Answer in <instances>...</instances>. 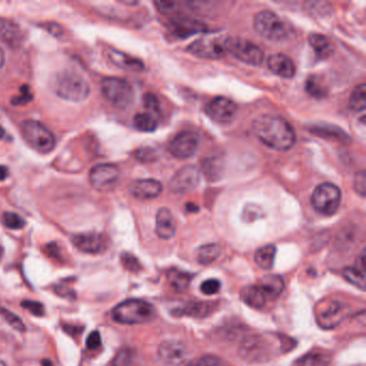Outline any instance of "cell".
<instances>
[{
    "label": "cell",
    "instance_id": "obj_39",
    "mask_svg": "<svg viewBox=\"0 0 366 366\" xmlns=\"http://www.w3.org/2000/svg\"><path fill=\"white\" fill-rule=\"evenodd\" d=\"M120 260H122V266L126 269L129 270L130 272H138L141 270V264H140L139 260L133 255L129 254V252H124L120 256Z\"/></svg>",
    "mask_w": 366,
    "mask_h": 366
},
{
    "label": "cell",
    "instance_id": "obj_20",
    "mask_svg": "<svg viewBox=\"0 0 366 366\" xmlns=\"http://www.w3.org/2000/svg\"><path fill=\"white\" fill-rule=\"evenodd\" d=\"M268 67L274 74L283 78H292L296 74V65L292 59L281 53L269 57Z\"/></svg>",
    "mask_w": 366,
    "mask_h": 366
},
{
    "label": "cell",
    "instance_id": "obj_9",
    "mask_svg": "<svg viewBox=\"0 0 366 366\" xmlns=\"http://www.w3.org/2000/svg\"><path fill=\"white\" fill-rule=\"evenodd\" d=\"M105 99L118 109H126L131 105L135 94L131 85L120 78H107L101 83Z\"/></svg>",
    "mask_w": 366,
    "mask_h": 366
},
{
    "label": "cell",
    "instance_id": "obj_7",
    "mask_svg": "<svg viewBox=\"0 0 366 366\" xmlns=\"http://www.w3.org/2000/svg\"><path fill=\"white\" fill-rule=\"evenodd\" d=\"M55 91L59 97L64 98L66 100L80 103L88 97L91 88L85 78L81 76L74 72H67L57 78Z\"/></svg>",
    "mask_w": 366,
    "mask_h": 366
},
{
    "label": "cell",
    "instance_id": "obj_32",
    "mask_svg": "<svg viewBox=\"0 0 366 366\" xmlns=\"http://www.w3.org/2000/svg\"><path fill=\"white\" fill-rule=\"evenodd\" d=\"M133 125L140 131L151 132L156 130L158 122L149 113H138L133 118Z\"/></svg>",
    "mask_w": 366,
    "mask_h": 366
},
{
    "label": "cell",
    "instance_id": "obj_33",
    "mask_svg": "<svg viewBox=\"0 0 366 366\" xmlns=\"http://www.w3.org/2000/svg\"><path fill=\"white\" fill-rule=\"evenodd\" d=\"M210 303H189L186 304L182 310H177L178 314L183 315L195 316V317H203L211 312Z\"/></svg>",
    "mask_w": 366,
    "mask_h": 366
},
{
    "label": "cell",
    "instance_id": "obj_42",
    "mask_svg": "<svg viewBox=\"0 0 366 366\" xmlns=\"http://www.w3.org/2000/svg\"><path fill=\"white\" fill-rule=\"evenodd\" d=\"M354 189L361 197H365L366 193V173L364 170L358 172L354 176Z\"/></svg>",
    "mask_w": 366,
    "mask_h": 366
},
{
    "label": "cell",
    "instance_id": "obj_37",
    "mask_svg": "<svg viewBox=\"0 0 366 366\" xmlns=\"http://www.w3.org/2000/svg\"><path fill=\"white\" fill-rule=\"evenodd\" d=\"M133 156H135L137 160L144 162V164H151V162H155L158 159V154H157L156 151L151 149V147H141V149H138L133 153Z\"/></svg>",
    "mask_w": 366,
    "mask_h": 366
},
{
    "label": "cell",
    "instance_id": "obj_29",
    "mask_svg": "<svg viewBox=\"0 0 366 366\" xmlns=\"http://www.w3.org/2000/svg\"><path fill=\"white\" fill-rule=\"evenodd\" d=\"M294 366H332V362L325 354L312 352L303 356L301 359L296 361Z\"/></svg>",
    "mask_w": 366,
    "mask_h": 366
},
{
    "label": "cell",
    "instance_id": "obj_35",
    "mask_svg": "<svg viewBox=\"0 0 366 366\" xmlns=\"http://www.w3.org/2000/svg\"><path fill=\"white\" fill-rule=\"evenodd\" d=\"M3 222L6 227L11 230H21L26 226L24 218L11 212L3 213Z\"/></svg>",
    "mask_w": 366,
    "mask_h": 366
},
{
    "label": "cell",
    "instance_id": "obj_13",
    "mask_svg": "<svg viewBox=\"0 0 366 366\" xmlns=\"http://www.w3.org/2000/svg\"><path fill=\"white\" fill-rule=\"evenodd\" d=\"M198 136L195 132L183 131L178 133L169 143L168 149L170 154L177 159L191 158L198 149Z\"/></svg>",
    "mask_w": 366,
    "mask_h": 366
},
{
    "label": "cell",
    "instance_id": "obj_17",
    "mask_svg": "<svg viewBox=\"0 0 366 366\" xmlns=\"http://www.w3.org/2000/svg\"><path fill=\"white\" fill-rule=\"evenodd\" d=\"M158 354L160 359L168 365H180L185 361L187 348L178 341H166L159 346Z\"/></svg>",
    "mask_w": 366,
    "mask_h": 366
},
{
    "label": "cell",
    "instance_id": "obj_1",
    "mask_svg": "<svg viewBox=\"0 0 366 366\" xmlns=\"http://www.w3.org/2000/svg\"><path fill=\"white\" fill-rule=\"evenodd\" d=\"M252 131L263 144L275 151H288L296 143V132L291 125L276 115L257 118L252 122Z\"/></svg>",
    "mask_w": 366,
    "mask_h": 366
},
{
    "label": "cell",
    "instance_id": "obj_28",
    "mask_svg": "<svg viewBox=\"0 0 366 366\" xmlns=\"http://www.w3.org/2000/svg\"><path fill=\"white\" fill-rule=\"evenodd\" d=\"M220 252H222V248L218 244L203 245L199 248L197 259H198L199 263L208 266V264L213 263L215 260H217L218 257L220 256Z\"/></svg>",
    "mask_w": 366,
    "mask_h": 366
},
{
    "label": "cell",
    "instance_id": "obj_4",
    "mask_svg": "<svg viewBox=\"0 0 366 366\" xmlns=\"http://www.w3.org/2000/svg\"><path fill=\"white\" fill-rule=\"evenodd\" d=\"M254 28L261 37L270 41L288 40L293 34L292 28L272 11L264 10L254 17Z\"/></svg>",
    "mask_w": 366,
    "mask_h": 366
},
{
    "label": "cell",
    "instance_id": "obj_21",
    "mask_svg": "<svg viewBox=\"0 0 366 366\" xmlns=\"http://www.w3.org/2000/svg\"><path fill=\"white\" fill-rule=\"evenodd\" d=\"M156 232L162 239H171L175 235L176 220L168 208H162L157 212Z\"/></svg>",
    "mask_w": 366,
    "mask_h": 366
},
{
    "label": "cell",
    "instance_id": "obj_15",
    "mask_svg": "<svg viewBox=\"0 0 366 366\" xmlns=\"http://www.w3.org/2000/svg\"><path fill=\"white\" fill-rule=\"evenodd\" d=\"M168 26L170 32L178 39H185L193 34L204 32L206 30L205 25L202 23L191 17H183V15L172 17L171 20L169 21Z\"/></svg>",
    "mask_w": 366,
    "mask_h": 366
},
{
    "label": "cell",
    "instance_id": "obj_53",
    "mask_svg": "<svg viewBox=\"0 0 366 366\" xmlns=\"http://www.w3.org/2000/svg\"><path fill=\"white\" fill-rule=\"evenodd\" d=\"M6 131L5 129H3L1 126H0V140L3 139V137H5Z\"/></svg>",
    "mask_w": 366,
    "mask_h": 366
},
{
    "label": "cell",
    "instance_id": "obj_24",
    "mask_svg": "<svg viewBox=\"0 0 366 366\" xmlns=\"http://www.w3.org/2000/svg\"><path fill=\"white\" fill-rule=\"evenodd\" d=\"M308 42H310V47H312V49L314 50L316 55L319 58H329L333 54V52H334L332 41L325 34L312 32L308 37Z\"/></svg>",
    "mask_w": 366,
    "mask_h": 366
},
{
    "label": "cell",
    "instance_id": "obj_5",
    "mask_svg": "<svg viewBox=\"0 0 366 366\" xmlns=\"http://www.w3.org/2000/svg\"><path fill=\"white\" fill-rule=\"evenodd\" d=\"M23 137L40 154H49L56 147L54 135L37 120H25L21 125Z\"/></svg>",
    "mask_w": 366,
    "mask_h": 366
},
{
    "label": "cell",
    "instance_id": "obj_19",
    "mask_svg": "<svg viewBox=\"0 0 366 366\" xmlns=\"http://www.w3.org/2000/svg\"><path fill=\"white\" fill-rule=\"evenodd\" d=\"M129 191L135 198L140 200H151L157 198L162 191V185L157 180H137L129 186Z\"/></svg>",
    "mask_w": 366,
    "mask_h": 366
},
{
    "label": "cell",
    "instance_id": "obj_30",
    "mask_svg": "<svg viewBox=\"0 0 366 366\" xmlns=\"http://www.w3.org/2000/svg\"><path fill=\"white\" fill-rule=\"evenodd\" d=\"M349 105L354 112H364L366 107V85L360 84L354 88L349 98Z\"/></svg>",
    "mask_w": 366,
    "mask_h": 366
},
{
    "label": "cell",
    "instance_id": "obj_11",
    "mask_svg": "<svg viewBox=\"0 0 366 366\" xmlns=\"http://www.w3.org/2000/svg\"><path fill=\"white\" fill-rule=\"evenodd\" d=\"M120 176V169L114 164H97L89 172V182L96 191H110L118 185Z\"/></svg>",
    "mask_w": 366,
    "mask_h": 366
},
{
    "label": "cell",
    "instance_id": "obj_34",
    "mask_svg": "<svg viewBox=\"0 0 366 366\" xmlns=\"http://www.w3.org/2000/svg\"><path fill=\"white\" fill-rule=\"evenodd\" d=\"M312 133L314 135L319 136V137L325 138V139H335L338 140V141H342L344 139H348L345 132H343L342 130L338 129V128H335L333 129L332 127H325V126H315L312 128Z\"/></svg>",
    "mask_w": 366,
    "mask_h": 366
},
{
    "label": "cell",
    "instance_id": "obj_50",
    "mask_svg": "<svg viewBox=\"0 0 366 366\" xmlns=\"http://www.w3.org/2000/svg\"><path fill=\"white\" fill-rule=\"evenodd\" d=\"M185 206H186V210L189 211V212H191V213L198 212L199 211L198 205L195 204V203H187V204H186Z\"/></svg>",
    "mask_w": 366,
    "mask_h": 366
},
{
    "label": "cell",
    "instance_id": "obj_6",
    "mask_svg": "<svg viewBox=\"0 0 366 366\" xmlns=\"http://www.w3.org/2000/svg\"><path fill=\"white\" fill-rule=\"evenodd\" d=\"M310 201L312 208L318 213L325 216H332L338 211L342 202V193L334 184H320L312 193Z\"/></svg>",
    "mask_w": 366,
    "mask_h": 366
},
{
    "label": "cell",
    "instance_id": "obj_26",
    "mask_svg": "<svg viewBox=\"0 0 366 366\" xmlns=\"http://www.w3.org/2000/svg\"><path fill=\"white\" fill-rule=\"evenodd\" d=\"M276 256V247L274 245H266L257 250L255 254V262L261 269L271 270L274 266Z\"/></svg>",
    "mask_w": 366,
    "mask_h": 366
},
{
    "label": "cell",
    "instance_id": "obj_22",
    "mask_svg": "<svg viewBox=\"0 0 366 366\" xmlns=\"http://www.w3.org/2000/svg\"><path fill=\"white\" fill-rule=\"evenodd\" d=\"M365 250L363 249L354 266L346 268L343 275L350 283L364 290L365 289Z\"/></svg>",
    "mask_w": 366,
    "mask_h": 366
},
{
    "label": "cell",
    "instance_id": "obj_8",
    "mask_svg": "<svg viewBox=\"0 0 366 366\" xmlns=\"http://www.w3.org/2000/svg\"><path fill=\"white\" fill-rule=\"evenodd\" d=\"M225 49L227 53L249 66H260L264 58V53L258 45L249 40L239 37H230L225 39Z\"/></svg>",
    "mask_w": 366,
    "mask_h": 366
},
{
    "label": "cell",
    "instance_id": "obj_40",
    "mask_svg": "<svg viewBox=\"0 0 366 366\" xmlns=\"http://www.w3.org/2000/svg\"><path fill=\"white\" fill-rule=\"evenodd\" d=\"M187 366H225L222 359L215 356H201Z\"/></svg>",
    "mask_w": 366,
    "mask_h": 366
},
{
    "label": "cell",
    "instance_id": "obj_3",
    "mask_svg": "<svg viewBox=\"0 0 366 366\" xmlns=\"http://www.w3.org/2000/svg\"><path fill=\"white\" fill-rule=\"evenodd\" d=\"M155 310L147 301L130 299L120 303L112 310V318L120 325H140L153 319Z\"/></svg>",
    "mask_w": 366,
    "mask_h": 366
},
{
    "label": "cell",
    "instance_id": "obj_38",
    "mask_svg": "<svg viewBox=\"0 0 366 366\" xmlns=\"http://www.w3.org/2000/svg\"><path fill=\"white\" fill-rule=\"evenodd\" d=\"M0 314L3 316V318L7 320V323H9L11 327H14L15 330L20 331V332H25L26 327H25L24 323H23V320L21 319L19 316L15 315L12 312H9V310H5V308H1V310H0Z\"/></svg>",
    "mask_w": 366,
    "mask_h": 366
},
{
    "label": "cell",
    "instance_id": "obj_12",
    "mask_svg": "<svg viewBox=\"0 0 366 366\" xmlns=\"http://www.w3.org/2000/svg\"><path fill=\"white\" fill-rule=\"evenodd\" d=\"M200 181L201 173L198 169L193 166H183L174 174L169 187L172 193L183 195L195 191Z\"/></svg>",
    "mask_w": 366,
    "mask_h": 366
},
{
    "label": "cell",
    "instance_id": "obj_49",
    "mask_svg": "<svg viewBox=\"0 0 366 366\" xmlns=\"http://www.w3.org/2000/svg\"><path fill=\"white\" fill-rule=\"evenodd\" d=\"M8 176H9V170L7 166H0V182L5 181Z\"/></svg>",
    "mask_w": 366,
    "mask_h": 366
},
{
    "label": "cell",
    "instance_id": "obj_41",
    "mask_svg": "<svg viewBox=\"0 0 366 366\" xmlns=\"http://www.w3.org/2000/svg\"><path fill=\"white\" fill-rule=\"evenodd\" d=\"M143 103H144V107L147 110L158 114L159 110H160V103H159L158 98L154 94H145L144 97H143Z\"/></svg>",
    "mask_w": 366,
    "mask_h": 366
},
{
    "label": "cell",
    "instance_id": "obj_23",
    "mask_svg": "<svg viewBox=\"0 0 366 366\" xmlns=\"http://www.w3.org/2000/svg\"><path fill=\"white\" fill-rule=\"evenodd\" d=\"M0 40L9 47H17L23 41L22 30L12 21L0 17Z\"/></svg>",
    "mask_w": 366,
    "mask_h": 366
},
{
    "label": "cell",
    "instance_id": "obj_52",
    "mask_svg": "<svg viewBox=\"0 0 366 366\" xmlns=\"http://www.w3.org/2000/svg\"><path fill=\"white\" fill-rule=\"evenodd\" d=\"M42 366H53V363H52L50 360H43V362H42Z\"/></svg>",
    "mask_w": 366,
    "mask_h": 366
},
{
    "label": "cell",
    "instance_id": "obj_51",
    "mask_svg": "<svg viewBox=\"0 0 366 366\" xmlns=\"http://www.w3.org/2000/svg\"><path fill=\"white\" fill-rule=\"evenodd\" d=\"M5 53H3V50L0 49V70H1V68H3V65H5Z\"/></svg>",
    "mask_w": 366,
    "mask_h": 366
},
{
    "label": "cell",
    "instance_id": "obj_14",
    "mask_svg": "<svg viewBox=\"0 0 366 366\" xmlns=\"http://www.w3.org/2000/svg\"><path fill=\"white\" fill-rule=\"evenodd\" d=\"M206 114L211 120L218 124H228L235 118L237 107L233 101L226 97H215L206 105Z\"/></svg>",
    "mask_w": 366,
    "mask_h": 366
},
{
    "label": "cell",
    "instance_id": "obj_18",
    "mask_svg": "<svg viewBox=\"0 0 366 366\" xmlns=\"http://www.w3.org/2000/svg\"><path fill=\"white\" fill-rule=\"evenodd\" d=\"M74 246L86 254H99L107 247L105 237L99 233H82L72 237Z\"/></svg>",
    "mask_w": 366,
    "mask_h": 366
},
{
    "label": "cell",
    "instance_id": "obj_2",
    "mask_svg": "<svg viewBox=\"0 0 366 366\" xmlns=\"http://www.w3.org/2000/svg\"><path fill=\"white\" fill-rule=\"evenodd\" d=\"M285 281L279 275H266L255 285L247 286L241 291V299L247 305L262 308L281 296Z\"/></svg>",
    "mask_w": 366,
    "mask_h": 366
},
{
    "label": "cell",
    "instance_id": "obj_31",
    "mask_svg": "<svg viewBox=\"0 0 366 366\" xmlns=\"http://www.w3.org/2000/svg\"><path fill=\"white\" fill-rule=\"evenodd\" d=\"M305 91L312 97L321 99L327 95V87L323 83V80L317 76H310L305 82Z\"/></svg>",
    "mask_w": 366,
    "mask_h": 366
},
{
    "label": "cell",
    "instance_id": "obj_54",
    "mask_svg": "<svg viewBox=\"0 0 366 366\" xmlns=\"http://www.w3.org/2000/svg\"><path fill=\"white\" fill-rule=\"evenodd\" d=\"M0 366H7V365H6L5 362L1 361V360H0Z\"/></svg>",
    "mask_w": 366,
    "mask_h": 366
},
{
    "label": "cell",
    "instance_id": "obj_46",
    "mask_svg": "<svg viewBox=\"0 0 366 366\" xmlns=\"http://www.w3.org/2000/svg\"><path fill=\"white\" fill-rule=\"evenodd\" d=\"M86 346L88 349L95 350L101 346V336L100 333L98 331H94L91 334L88 335L87 341H86Z\"/></svg>",
    "mask_w": 366,
    "mask_h": 366
},
{
    "label": "cell",
    "instance_id": "obj_16",
    "mask_svg": "<svg viewBox=\"0 0 366 366\" xmlns=\"http://www.w3.org/2000/svg\"><path fill=\"white\" fill-rule=\"evenodd\" d=\"M345 315L346 310L342 303L331 301L325 308L318 310L317 321L325 329H333L344 319Z\"/></svg>",
    "mask_w": 366,
    "mask_h": 366
},
{
    "label": "cell",
    "instance_id": "obj_43",
    "mask_svg": "<svg viewBox=\"0 0 366 366\" xmlns=\"http://www.w3.org/2000/svg\"><path fill=\"white\" fill-rule=\"evenodd\" d=\"M220 281L217 279H208L201 285V291L205 296H213L219 291Z\"/></svg>",
    "mask_w": 366,
    "mask_h": 366
},
{
    "label": "cell",
    "instance_id": "obj_36",
    "mask_svg": "<svg viewBox=\"0 0 366 366\" xmlns=\"http://www.w3.org/2000/svg\"><path fill=\"white\" fill-rule=\"evenodd\" d=\"M135 360V352L130 348H122L115 356L112 366H131Z\"/></svg>",
    "mask_w": 366,
    "mask_h": 366
},
{
    "label": "cell",
    "instance_id": "obj_25",
    "mask_svg": "<svg viewBox=\"0 0 366 366\" xmlns=\"http://www.w3.org/2000/svg\"><path fill=\"white\" fill-rule=\"evenodd\" d=\"M109 56H110L112 63L120 68L132 71H142L144 69V64L140 59L129 56L122 52L116 51V50H111Z\"/></svg>",
    "mask_w": 366,
    "mask_h": 366
},
{
    "label": "cell",
    "instance_id": "obj_47",
    "mask_svg": "<svg viewBox=\"0 0 366 366\" xmlns=\"http://www.w3.org/2000/svg\"><path fill=\"white\" fill-rule=\"evenodd\" d=\"M177 5V3H175V1H155V6H156L157 9H158V11H160L162 13H166V14H168V13H171L172 11L175 9V6Z\"/></svg>",
    "mask_w": 366,
    "mask_h": 366
},
{
    "label": "cell",
    "instance_id": "obj_44",
    "mask_svg": "<svg viewBox=\"0 0 366 366\" xmlns=\"http://www.w3.org/2000/svg\"><path fill=\"white\" fill-rule=\"evenodd\" d=\"M22 306L25 310H30L32 315L41 317L44 315V306L41 303L34 302V301H23Z\"/></svg>",
    "mask_w": 366,
    "mask_h": 366
},
{
    "label": "cell",
    "instance_id": "obj_10",
    "mask_svg": "<svg viewBox=\"0 0 366 366\" xmlns=\"http://www.w3.org/2000/svg\"><path fill=\"white\" fill-rule=\"evenodd\" d=\"M187 52L198 58L215 61L225 57V39L216 37H202L189 45Z\"/></svg>",
    "mask_w": 366,
    "mask_h": 366
},
{
    "label": "cell",
    "instance_id": "obj_45",
    "mask_svg": "<svg viewBox=\"0 0 366 366\" xmlns=\"http://www.w3.org/2000/svg\"><path fill=\"white\" fill-rule=\"evenodd\" d=\"M262 211L256 206V205H247L243 212V217L247 222H252V220H257L258 218L261 217Z\"/></svg>",
    "mask_w": 366,
    "mask_h": 366
},
{
    "label": "cell",
    "instance_id": "obj_27",
    "mask_svg": "<svg viewBox=\"0 0 366 366\" xmlns=\"http://www.w3.org/2000/svg\"><path fill=\"white\" fill-rule=\"evenodd\" d=\"M193 276L186 272L180 271V270H171L169 271L168 279L170 285L175 289L177 292H183L189 288V283L191 281Z\"/></svg>",
    "mask_w": 366,
    "mask_h": 366
},
{
    "label": "cell",
    "instance_id": "obj_48",
    "mask_svg": "<svg viewBox=\"0 0 366 366\" xmlns=\"http://www.w3.org/2000/svg\"><path fill=\"white\" fill-rule=\"evenodd\" d=\"M23 98H24L25 103H28V101L32 100V94L28 93V87L26 88V92L23 93V95L21 97H17V99H13V105H22Z\"/></svg>",
    "mask_w": 366,
    "mask_h": 366
}]
</instances>
